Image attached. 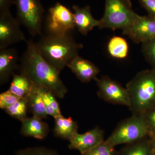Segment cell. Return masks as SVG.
<instances>
[{"instance_id":"ffe728a7","label":"cell","mask_w":155,"mask_h":155,"mask_svg":"<svg viewBox=\"0 0 155 155\" xmlns=\"http://www.w3.org/2000/svg\"><path fill=\"white\" fill-rule=\"evenodd\" d=\"M38 86L44 102L47 115L53 116L54 119L62 115L61 109L56 100L55 96L49 90L42 87Z\"/></svg>"},{"instance_id":"52a82bcc","label":"cell","mask_w":155,"mask_h":155,"mask_svg":"<svg viewBox=\"0 0 155 155\" xmlns=\"http://www.w3.org/2000/svg\"><path fill=\"white\" fill-rule=\"evenodd\" d=\"M49 34L64 35L75 28L74 13L58 2L49 10L46 22Z\"/></svg>"},{"instance_id":"4fadbf2b","label":"cell","mask_w":155,"mask_h":155,"mask_svg":"<svg viewBox=\"0 0 155 155\" xmlns=\"http://www.w3.org/2000/svg\"><path fill=\"white\" fill-rule=\"evenodd\" d=\"M19 61L17 50L8 48L0 49V83H6L18 67Z\"/></svg>"},{"instance_id":"5b68a950","label":"cell","mask_w":155,"mask_h":155,"mask_svg":"<svg viewBox=\"0 0 155 155\" xmlns=\"http://www.w3.org/2000/svg\"><path fill=\"white\" fill-rule=\"evenodd\" d=\"M149 137L148 129L143 115H134L118 124L106 140L113 147L130 144Z\"/></svg>"},{"instance_id":"7c38bea8","label":"cell","mask_w":155,"mask_h":155,"mask_svg":"<svg viewBox=\"0 0 155 155\" xmlns=\"http://www.w3.org/2000/svg\"><path fill=\"white\" fill-rule=\"evenodd\" d=\"M76 77L83 83L95 80L100 73V69L91 61L77 55L67 65Z\"/></svg>"},{"instance_id":"d6986e66","label":"cell","mask_w":155,"mask_h":155,"mask_svg":"<svg viewBox=\"0 0 155 155\" xmlns=\"http://www.w3.org/2000/svg\"><path fill=\"white\" fill-rule=\"evenodd\" d=\"M108 53L112 58L124 59L128 55L129 47L127 41L120 36H114L109 41L107 45Z\"/></svg>"},{"instance_id":"3957f363","label":"cell","mask_w":155,"mask_h":155,"mask_svg":"<svg viewBox=\"0 0 155 155\" xmlns=\"http://www.w3.org/2000/svg\"><path fill=\"white\" fill-rule=\"evenodd\" d=\"M130 97L129 110L134 115H144L155 109V70L138 72L127 83Z\"/></svg>"},{"instance_id":"5bb4252c","label":"cell","mask_w":155,"mask_h":155,"mask_svg":"<svg viewBox=\"0 0 155 155\" xmlns=\"http://www.w3.org/2000/svg\"><path fill=\"white\" fill-rule=\"evenodd\" d=\"M75 27L84 35H86L95 27H99L100 20L94 18L89 6L73 5Z\"/></svg>"},{"instance_id":"7a4b0ae2","label":"cell","mask_w":155,"mask_h":155,"mask_svg":"<svg viewBox=\"0 0 155 155\" xmlns=\"http://www.w3.org/2000/svg\"><path fill=\"white\" fill-rule=\"evenodd\" d=\"M35 45L43 58L60 72L73 58L78 55L83 47L68 34H48L42 37Z\"/></svg>"},{"instance_id":"603a6c76","label":"cell","mask_w":155,"mask_h":155,"mask_svg":"<svg viewBox=\"0 0 155 155\" xmlns=\"http://www.w3.org/2000/svg\"><path fill=\"white\" fill-rule=\"evenodd\" d=\"M142 52L152 69L155 70V38L142 44Z\"/></svg>"},{"instance_id":"e0dca14e","label":"cell","mask_w":155,"mask_h":155,"mask_svg":"<svg viewBox=\"0 0 155 155\" xmlns=\"http://www.w3.org/2000/svg\"><path fill=\"white\" fill-rule=\"evenodd\" d=\"M25 97L33 116L42 120L48 117L44 102L37 85L32 84L31 90Z\"/></svg>"},{"instance_id":"4316f807","label":"cell","mask_w":155,"mask_h":155,"mask_svg":"<svg viewBox=\"0 0 155 155\" xmlns=\"http://www.w3.org/2000/svg\"><path fill=\"white\" fill-rule=\"evenodd\" d=\"M148 129L149 137L155 135V109L143 115Z\"/></svg>"},{"instance_id":"8fae6325","label":"cell","mask_w":155,"mask_h":155,"mask_svg":"<svg viewBox=\"0 0 155 155\" xmlns=\"http://www.w3.org/2000/svg\"><path fill=\"white\" fill-rule=\"evenodd\" d=\"M104 130L99 127L84 133H77L69 140V148L77 150L83 155L104 141Z\"/></svg>"},{"instance_id":"30bf717a","label":"cell","mask_w":155,"mask_h":155,"mask_svg":"<svg viewBox=\"0 0 155 155\" xmlns=\"http://www.w3.org/2000/svg\"><path fill=\"white\" fill-rule=\"evenodd\" d=\"M136 44L143 43L155 38V17L138 15L134 22L123 30Z\"/></svg>"},{"instance_id":"cb8c5ba5","label":"cell","mask_w":155,"mask_h":155,"mask_svg":"<svg viewBox=\"0 0 155 155\" xmlns=\"http://www.w3.org/2000/svg\"><path fill=\"white\" fill-rule=\"evenodd\" d=\"M115 147L109 144L106 141L81 155H115Z\"/></svg>"},{"instance_id":"277c9868","label":"cell","mask_w":155,"mask_h":155,"mask_svg":"<svg viewBox=\"0 0 155 155\" xmlns=\"http://www.w3.org/2000/svg\"><path fill=\"white\" fill-rule=\"evenodd\" d=\"M105 11L99 28L122 30L130 26L138 14L133 11L130 0H105Z\"/></svg>"},{"instance_id":"83f0119b","label":"cell","mask_w":155,"mask_h":155,"mask_svg":"<svg viewBox=\"0 0 155 155\" xmlns=\"http://www.w3.org/2000/svg\"><path fill=\"white\" fill-rule=\"evenodd\" d=\"M142 7L147 12L148 15L155 17V0H138Z\"/></svg>"},{"instance_id":"7402d4cb","label":"cell","mask_w":155,"mask_h":155,"mask_svg":"<svg viewBox=\"0 0 155 155\" xmlns=\"http://www.w3.org/2000/svg\"><path fill=\"white\" fill-rule=\"evenodd\" d=\"M29 108L28 100L26 97L21 98L11 107L5 110L12 117L22 122L27 117V111Z\"/></svg>"},{"instance_id":"9a60e30c","label":"cell","mask_w":155,"mask_h":155,"mask_svg":"<svg viewBox=\"0 0 155 155\" xmlns=\"http://www.w3.org/2000/svg\"><path fill=\"white\" fill-rule=\"evenodd\" d=\"M22 124L20 132L25 136L43 139L49 131L48 124L35 116L28 117L22 121Z\"/></svg>"},{"instance_id":"44dd1931","label":"cell","mask_w":155,"mask_h":155,"mask_svg":"<svg viewBox=\"0 0 155 155\" xmlns=\"http://www.w3.org/2000/svg\"><path fill=\"white\" fill-rule=\"evenodd\" d=\"M129 144L130 146L125 148L120 155H152L150 140L149 137Z\"/></svg>"},{"instance_id":"484cf974","label":"cell","mask_w":155,"mask_h":155,"mask_svg":"<svg viewBox=\"0 0 155 155\" xmlns=\"http://www.w3.org/2000/svg\"><path fill=\"white\" fill-rule=\"evenodd\" d=\"M17 155H59L54 151L44 147H34L19 150Z\"/></svg>"},{"instance_id":"d4e9b609","label":"cell","mask_w":155,"mask_h":155,"mask_svg":"<svg viewBox=\"0 0 155 155\" xmlns=\"http://www.w3.org/2000/svg\"><path fill=\"white\" fill-rule=\"evenodd\" d=\"M20 98L9 90L2 93L0 94V108L5 110L17 102Z\"/></svg>"},{"instance_id":"4dcf8cb0","label":"cell","mask_w":155,"mask_h":155,"mask_svg":"<svg viewBox=\"0 0 155 155\" xmlns=\"http://www.w3.org/2000/svg\"><path fill=\"white\" fill-rule=\"evenodd\" d=\"M152 155H155V153H153Z\"/></svg>"},{"instance_id":"6da1fadb","label":"cell","mask_w":155,"mask_h":155,"mask_svg":"<svg viewBox=\"0 0 155 155\" xmlns=\"http://www.w3.org/2000/svg\"><path fill=\"white\" fill-rule=\"evenodd\" d=\"M26 44L19 66L20 73L33 84L49 90L56 97L64 98L68 90L60 78V72L43 58L32 40L26 41Z\"/></svg>"},{"instance_id":"f1b7e54d","label":"cell","mask_w":155,"mask_h":155,"mask_svg":"<svg viewBox=\"0 0 155 155\" xmlns=\"http://www.w3.org/2000/svg\"><path fill=\"white\" fill-rule=\"evenodd\" d=\"M13 5H14V0H0V13L10 11Z\"/></svg>"},{"instance_id":"f546056e","label":"cell","mask_w":155,"mask_h":155,"mask_svg":"<svg viewBox=\"0 0 155 155\" xmlns=\"http://www.w3.org/2000/svg\"><path fill=\"white\" fill-rule=\"evenodd\" d=\"M149 138L150 140L153 153H155V135L152 137H149Z\"/></svg>"},{"instance_id":"ac0fdd59","label":"cell","mask_w":155,"mask_h":155,"mask_svg":"<svg viewBox=\"0 0 155 155\" xmlns=\"http://www.w3.org/2000/svg\"><path fill=\"white\" fill-rule=\"evenodd\" d=\"M32 83L27 76L20 73L13 75L9 91L20 98L25 97L30 92Z\"/></svg>"},{"instance_id":"9c48e42d","label":"cell","mask_w":155,"mask_h":155,"mask_svg":"<svg viewBox=\"0 0 155 155\" xmlns=\"http://www.w3.org/2000/svg\"><path fill=\"white\" fill-rule=\"evenodd\" d=\"M20 25L11 11L0 13V49L25 41V35Z\"/></svg>"},{"instance_id":"8992f818","label":"cell","mask_w":155,"mask_h":155,"mask_svg":"<svg viewBox=\"0 0 155 155\" xmlns=\"http://www.w3.org/2000/svg\"><path fill=\"white\" fill-rule=\"evenodd\" d=\"M17 19L33 36L41 34L44 9L40 0H14Z\"/></svg>"},{"instance_id":"ba28073f","label":"cell","mask_w":155,"mask_h":155,"mask_svg":"<svg viewBox=\"0 0 155 155\" xmlns=\"http://www.w3.org/2000/svg\"><path fill=\"white\" fill-rule=\"evenodd\" d=\"M98 90L97 94L107 102L129 107L130 97L127 88L107 76L97 77L94 80Z\"/></svg>"},{"instance_id":"2e32d148","label":"cell","mask_w":155,"mask_h":155,"mask_svg":"<svg viewBox=\"0 0 155 155\" xmlns=\"http://www.w3.org/2000/svg\"><path fill=\"white\" fill-rule=\"evenodd\" d=\"M54 135L58 137L69 140L78 133V125L71 117L65 118L62 115L54 118Z\"/></svg>"}]
</instances>
